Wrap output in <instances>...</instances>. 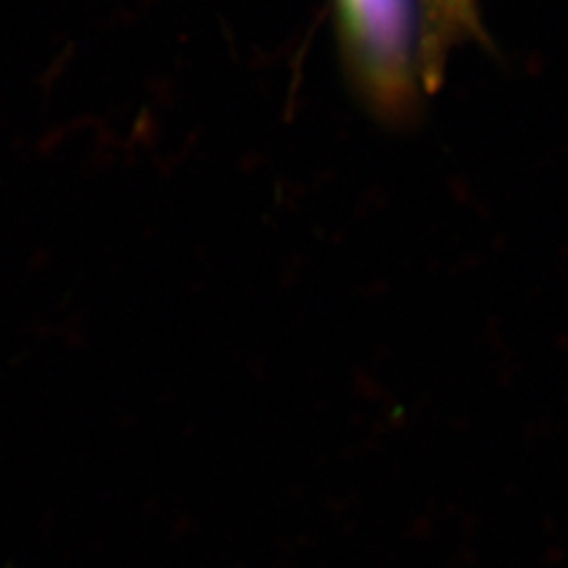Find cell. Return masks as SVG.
I'll use <instances>...</instances> for the list:
<instances>
[{"mask_svg": "<svg viewBox=\"0 0 568 568\" xmlns=\"http://www.w3.org/2000/svg\"><path fill=\"white\" fill-rule=\"evenodd\" d=\"M345 68L379 114H405L415 98V47L408 0H335Z\"/></svg>", "mask_w": 568, "mask_h": 568, "instance_id": "cell-1", "label": "cell"}, {"mask_svg": "<svg viewBox=\"0 0 568 568\" xmlns=\"http://www.w3.org/2000/svg\"><path fill=\"white\" fill-rule=\"evenodd\" d=\"M480 37L476 0H419L415 61L427 93L440 89L455 47Z\"/></svg>", "mask_w": 568, "mask_h": 568, "instance_id": "cell-2", "label": "cell"}]
</instances>
